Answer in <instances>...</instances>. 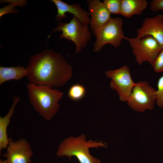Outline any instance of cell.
Segmentation results:
<instances>
[{
	"label": "cell",
	"mask_w": 163,
	"mask_h": 163,
	"mask_svg": "<svg viewBox=\"0 0 163 163\" xmlns=\"http://www.w3.org/2000/svg\"><path fill=\"white\" fill-rule=\"evenodd\" d=\"M26 68L30 83L52 88L64 86L73 74L72 66L62 55L51 50L32 56Z\"/></svg>",
	"instance_id": "6da1fadb"
},
{
	"label": "cell",
	"mask_w": 163,
	"mask_h": 163,
	"mask_svg": "<svg viewBox=\"0 0 163 163\" xmlns=\"http://www.w3.org/2000/svg\"><path fill=\"white\" fill-rule=\"evenodd\" d=\"M30 103L44 119L50 120L59 108V101L64 93L48 86L31 83L26 85Z\"/></svg>",
	"instance_id": "7a4b0ae2"
},
{
	"label": "cell",
	"mask_w": 163,
	"mask_h": 163,
	"mask_svg": "<svg viewBox=\"0 0 163 163\" xmlns=\"http://www.w3.org/2000/svg\"><path fill=\"white\" fill-rule=\"evenodd\" d=\"M100 147H106L107 145L102 141H87L85 135L82 134L77 137L71 136L65 139L59 145L56 155L66 156L70 159L75 157L79 163H101V160L92 156L89 151L90 148Z\"/></svg>",
	"instance_id": "3957f363"
},
{
	"label": "cell",
	"mask_w": 163,
	"mask_h": 163,
	"mask_svg": "<svg viewBox=\"0 0 163 163\" xmlns=\"http://www.w3.org/2000/svg\"><path fill=\"white\" fill-rule=\"evenodd\" d=\"M57 31L62 32L59 38H65L74 43L76 54L80 53L85 47L91 38L88 24L82 23L74 16L68 23H59L51 34Z\"/></svg>",
	"instance_id": "277c9868"
},
{
	"label": "cell",
	"mask_w": 163,
	"mask_h": 163,
	"mask_svg": "<svg viewBox=\"0 0 163 163\" xmlns=\"http://www.w3.org/2000/svg\"><path fill=\"white\" fill-rule=\"evenodd\" d=\"M123 19L119 17L112 18L106 24L94 32L96 40L93 51L100 52L107 44L115 47L120 46L125 37L123 30Z\"/></svg>",
	"instance_id": "5b68a950"
},
{
	"label": "cell",
	"mask_w": 163,
	"mask_h": 163,
	"mask_svg": "<svg viewBox=\"0 0 163 163\" xmlns=\"http://www.w3.org/2000/svg\"><path fill=\"white\" fill-rule=\"evenodd\" d=\"M124 39L128 42L136 61L139 65L147 62L152 66L163 49L154 38L149 36L142 38L125 37Z\"/></svg>",
	"instance_id": "8992f818"
},
{
	"label": "cell",
	"mask_w": 163,
	"mask_h": 163,
	"mask_svg": "<svg viewBox=\"0 0 163 163\" xmlns=\"http://www.w3.org/2000/svg\"><path fill=\"white\" fill-rule=\"evenodd\" d=\"M156 91L147 81L136 83L126 101L128 105L139 112L152 109L156 102Z\"/></svg>",
	"instance_id": "52a82bcc"
},
{
	"label": "cell",
	"mask_w": 163,
	"mask_h": 163,
	"mask_svg": "<svg viewBox=\"0 0 163 163\" xmlns=\"http://www.w3.org/2000/svg\"><path fill=\"white\" fill-rule=\"evenodd\" d=\"M105 74L111 79L110 89L116 91L120 101L126 102L136 84L132 79L129 66L125 65L118 69L107 70Z\"/></svg>",
	"instance_id": "ba28073f"
},
{
	"label": "cell",
	"mask_w": 163,
	"mask_h": 163,
	"mask_svg": "<svg viewBox=\"0 0 163 163\" xmlns=\"http://www.w3.org/2000/svg\"><path fill=\"white\" fill-rule=\"evenodd\" d=\"M4 155L8 163H30L33 152L30 144L21 139L13 141L9 139V143Z\"/></svg>",
	"instance_id": "9c48e42d"
},
{
	"label": "cell",
	"mask_w": 163,
	"mask_h": 163,
	"mask_svg": "<svg viewBox=\"0 0 163 163\" xmlns=\"http://www.w3.org/2000/svg\"><path fill=\"white\" fill-rule=\"evenodd\" d=\"M136 33L139 38L148 36L152 37L163 48V15L158 14L145 18Z\"/></svg>",
	"instance_id": "30bf717a"
},
{
	"label": "cell",
	"mask_w": 163,
	"mask_h": 163,
	"mask_svg": "<svg viewBox=\"0 0 163 163\" xmlns=\"http://www.w3.org/2000/svg\"><path fill=\"white\" fill-rule=\"evenodd\" d=\"M87 2L91 17L89 24L93 32L109 21L111 14L100 0H89Z\"/></svg>",
	"instance_id": "8fae6325"
},
{
	"label": "cell",
	"mask_w": 163,
	"mask_h": 163,
	"mask_svg": "<svg viewBox=\"0 0 163 163\" xmlns=\"http://www.w3.org/2000/svg\"><path fill=\"white\" fill-rule=\"evenodd\" d=\"M57 10V14L55 19L60 22L66 17V13L72 14L82 23L88 24L90 19V13L82 8L79 4H69L61 0H52Z\"/></svg>",
	"instance_id": "7c38bea8"
},
{
	"label": "cell",
	"mask_w": 163,
	"mask_h": 163,
	"mask_svg": "<svg viewBox=\"0 0 163 163\" xmlns=\"http://www.w3.org/2000/svg\"><path fill=\"white\" fill-rule=\"evenodd\" d=\"M148 5L145 0H121L120 14L128 18L135 15L140 14Z\"/></svg>",
	"instance_id": "4fadbf2b"
},
{
	"label": "cell",
	"mask_w": 163,
	"mask_h": 163,
	"mask_svg": "<svg viewBox=\"0 0 163 163\" xmlns=\"http://www.w3.org/2000/svg\"><path fill=\"white\" fill-rule=\"evenodd\" d=\"M13 102L8 113L4 117H0V151L6 148L9 143L7 134V128L10 123L11 117L13 115L15 108L20 101L19 97L12 96Z\"/></svg>",
	"instance_id": "5bb4252c"
},
{
	"label": "cell",
	"mask_w": 163,
	"mask_h": 163,
	"mask_svg": "<svg viewBox=\"0 0 163 163\" xmlns=\"http://www.w3.org/2000/svg\"><path fill=\"white\" fill-rule=\"evenodd\" d=\"M26 68L18 66L14 67L0 66V85L10 80H20L27 75Z\"/></svg>",
	"instance_id": "9a60e30c"
},
{
	"label": "cell",
	"mask_w": 163,
	"mask_h": 163,
	"mask_svg": "<svg viewBox=\"0 0 163 163\" xmlns=\"http://www.w3.org/2000/svg\"><path fill=\"white\" fill-rule=\"evenodd\" d=\"M86 91V89L83 85L79 84H75L69 88L68 92V95L72 100L79 101L84 97Z\"/></svg>",
	"instance_id": "2e32d148"
},
{
	"label": "cell",
	"mask_w": 163,
	"mask_h": 163,
	"mask_svg": "<svg viewBox=\"0 0 163 163\" xmlns=\"http://www.w3.org/2000/svg\"><path fill=\"white\" fill-rule=\"evenodd\" d=\"M121 0H104L103 2L111 14H120Z\"/></svg>",
	"instance_id": "e0dca14e"
},
{
	"label": "cell",
	"mask_w": 163,
	"mask_h": 163,
	"mask_svg": "<svg viewBox=\"0 0 163 163\" xmlns=\"http://www.w3.org/2000/svg\"><path fill=\"white\" fill-rule=\"evenodd\" d=\"M157 88L156 91V103L159 107H163V75L158 79Z\"/></svg>",
	"instance_id": "ac0fdd59"
},
{
	"label": "cell",
	"mask_w": 163,
	"mask_h": 163,
	"mask_svg": "<svg viewBox=\"0 0 163 163\" xmlns=\"http://www.w3.org/2000/svg\"><path fill=\"white\" fill-rule=\"evenodd\" d=\"M152 66L155 72H163V48L155 58Z\"/></svg>",
	"instance_id": "d6986e66"
},
{
	"label": "cell",
	"mask_w": 163,
	"mask_h": 163,
	"mask_svg": "<svg viewBox=\"0 0 163 163\" xmlns=\"http://www.w3.org/2000/svg\"><path fill=\"white\" fill-rule=\"evenodd\" d=\"M151 10L154 12L163 10V0H153L150 3Z\"/></svg>",
	"instance_id": "ffe728a7"
},
{
	"label": "cell",
	"mask_w": 163,
	"mask_h": 163,
	"mask_svg": "<svg viewBox=\"0 0 163 163\" xmlns=\"http://www.w3.org/2000/svg\"><path fill=\"white\" fill-rule=\"evenodd\" d=\"M0 163H8V162L6 159L2 160L1 159L0 160Z\"/></svg>",
	"instance_id": "44dd1931"
}]
</instances>
